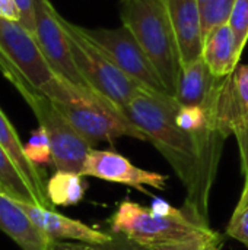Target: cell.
Listing matches in <instances>:
<instances>
[{
    "label": "cell",
    "mask_w": 248,
    "mask_h": 250,
    "mask_svg": "<svg viewBox=\"0 0 248 250\" xmlns=\"http://www.w3.org/2000/svg\"><path fill=\"white\" fill-rule=\"evenodd\" d=\"M0 72L23 97L34 116L50 139L53 163L60 171L80 173L83 163L94 148L56 108L53 101L38 89L32 88L22 76L6 64H0Z\"/></svg>",
    "instance_id": "cell-5"
},
{
    "label": "cell",
    "mask_w": 248,
    "mask_h": 250,
    "mask_svg": "<svg viewBox=\"0 0 248 250\" xmlns=\"http://www.w3.org/2000/svg\"><path fill=\"white\" fill-rule=\"evenodd\" d=\"M80 174L83 177H95L104 182L123 185L151 198H153V195L149 193L146 188L162 192L165 190L168 180L167 176L134 166L130 160L118 152L95 148L89 151Z\"/></svg>",
    "instance_id": "cell-10"
},
{
    "label": "cell",
    "mask_w": 248,
    "mask_h": 250,
    "mask_svg": "<svg viewBox=\"0 0 248 250\" xmlns=\"http://www.w3.org/2000/svg\"><path fill=\"white\" fill-rule=\"evenodd\" d=\"M240 54L229 23L215 28L206 38L202 59L216 78H227L234 73L238 66Z\"/></svg>",
    "instance_id": "cell-16"
},
{
    "label": "cell",
    "mask_w": 248,
    "mask_h": 250,
    "mask_svg": "<svg viewBox=\"0 0 248 250\" xmlns=\"http://www.w3.org/2000/svg\"><path fill=\"white\" fill-rule=\"evenodd\" d=\"M235 92L238 97V101L241 104L243 113L248 117V64H238L237 69L232 73Z\"/></svg>",
    "instance_id": "cell-26"
},
{
    "label": "cell",
    "mask_w": 248,
    "mask_h": 250,
    "mask_svg": "<svg viewBox=\"0 0 248 250\" xmlns=\"http://www.w3.org/2000/svg\"><path fill=\"white\" fill-rule=\"evenodd\" d=\"M175 122L183 130H187L194 135L218 132L215 129L210 113L200 105H180L175 116Z\"/></svg>",
    "instance_id": "cell-19"
},
{
    "label": "cell",
    "mask_w": 248,
    "mask_h": 250,
    "mask_svg": "<svg viewBox=\"0 0 248 250\" xmlns=\"http://www.w3.org/2000/svg\"><path fill=\"white\" fill-rule=\"evenodd\" d=\"M224 245H225V236L212 230L206 234L194 236L174 243L148 248V250H222Z\"/></svg>",
    "instance_id": "cell-20"
},
{
    "label": "cell",
    "mask_w": 248,
    "mask_h": 250,
    "mask_svg": "<svg viewBox=\"0 0 248 250\" xmlns=\"http://www.w3.org/2000/svg\"><path fill=\"white\" fill-rule=\"evenodd\" d=\"M63 117L94 146L118 138L146 141L143 132L102 95L57 76L42 91Z\"/></svg>",
    "instance_id": "cell-2"
},
{
    "label": "cell",
    "mask_w": 248,
    "mask_h": 250,
    "mask_svg": "<svg viewBox=\"0 0 248 250\" xmlns=\"http://www.w3.org/2000/svg\"><path fill=\"white\" fill-rule=\"evenodd\" d=\"M120 18L153 63L167 94L175 98L183 63L165 1L120 0Z\"/></svg>",
    "instance_id": "cell-3"
},
{
    "label": "cell",
    "mask_w": 248,
    "mask_h": 250,
    "mask_svg": "<svg viewBox=\"0 0 248 250\" xmlns=\"http://www.w3.org/2000/svg\"><path fill=\"white\" fill-rule=\"evenodd\" d=\"M80 31L89 41L99 47L123 73L139 83L143 89L155 94H167V89L153 63L137 42L134 35L124 25L113 29H89L80 26Z\"/></svg>",
    "instance_id": "cell-7"
},
{
    "label": "cell",
    "mask_w": 248,
    "mask_h": 250,
    "mask_svg": "<svg viewBox=\"0 0 248 250\" xmlns=\"http://www.w3.org/2000/svg\"><path fill=\"white\" fill-rule=\"evenodd\" d=\"M0 145L6 149V152L10 155L19 171L26 179L28 185L31 186L32 192L35 193V198L38 201V205L45 208H53L47 198V179L45 173L35 164H32L23 149V144L19 139L18 132L15 130L13 125L7 119V116L0 108Z\"/></svg>",
    "instance_id": "cell-15"
},
{
    "label": "cell",
    "mask_w": 248,
    "mask_h": 250,
    "mask_svg": "<svg viewBox=\"0 0 248 250\" xmlns=\"http://www.w3.org/2000/svg\"><path fill=\"white\" fill-rule=\"evenodd\" d=\"M180 48L183 66L202 57L205 37L199 0H164Z\"/></svg>",
    "instance_id": "cell-12"
},
{
    "label": "cell",
    "mask_w": 248,
    "mask_h": 250,
    "mask_svg": "<svg viewBox=\"0 0 248 250\" xmlns=\"http://www.w3.org/2000/svg\"><path fill=\"white\" fill-rule=\"evenodd\" d=\"M61 23L69 37L73 60L88 86L124 111L127 104L143 88L123 73L99 47L89 41L82 34L80 26L66 21L63 16Z\"/></svg>",
    "instance_id": "cell-6"
},
{
    "label": "cell",
    "mask_w": 248,
    "mask_h": 250,
    "mask_svg": "<svg viewBox=\"0 0 248 250\" xmlns=\"http://www.w3.org/2000/svg\"><path fill=\"white\" fill-rule=\"evenodd\" d=\"M20 208L35 224V227L50 242H79L88 245H104L113 240V233H104L79 220L69 218L56 212L53 208H45L32 202L18 201Z\"/></svg>",
    "instance_id": "cell-11"
},
{
    "label": "cell",
    "mask_w": 248,
    "mask_h": 250,
    "mask_svg": "<svg viewBox=\"0 0 248 250\" xmlns=\"http://www.w3.org/2000/svg\"><path fill=\"white\" fill-rule=\"evenodd\" d=\"M0 188L13 199L20 202H32L38 205L35 193L19 171L10 155L0 145Z\"/></svg>",
    "instance_id": "cell-18"
},
{
    "label": "cell",
    "mask_w": 248,
    "mask_h": 250,
    "mask_svg": "<svg viewBox=\"0 0 248 250\" xmlns=\"http://www.w3.org/2000/svg\"><path fill=\"white\" fill-rule=\"evenodd\" d=\"M222 79L224 78H216L200 57L199 60L183 66L175 101L180 105H200L209 108Z\"/></svg>",
    "instance_id": "cell-14"
},
{
    "label": "cell",
    "mask_w": 248,
    "mask_h": 250,
    "mask_svg": "<svg viewBox=\"0 0 248 250\" xmlns=\"http://www.w3.org/2000/svg\"><path fill=\"white\" fill-rule=\"evenodd\" d=\"M110 233L121 234L143 248L186 240L212 231L209 223L187 207L171 215H159L133 201H123L108 218Z\"/></svg>",
    "instance_id": "cell-4"
},
{
    "label": "cell",
    "mask_w": 248,
    "mask_h": 250,
    "mask_svg": "<svg viewBox=\"0 0 248 250\" xmlns=\"http://www.w3.org/2000/svg\"><path fill=\"white\" fill-rule=\"evenodd\" d=\"M228 23L234 32L237 50L241 56L248 41V0H237L229 15Z\"/></svg>",
    "instance_id": "cell-24"
},
{
    "label": "cell",
    "mask_w": 248,
    "mask_h": 250,
    "mask_svg": "<svg viewBox=\"0 0 248 250\" xmlns=\"http://www.w3.org/2000/svg\"><path fill=\"white\" fill-rule=\"evenodd\" d=\"M25 149V155L26 158L35 164V166H41V164H47L50 161H53V154H51V145H50V139L45 133V130L42 127L38 126L37 130L32 132L31 138L28 139V142L23 145Z\"/></svg>",
    "instance_id": "cell-23"
},
{
    "label": "cell",
    "mask_w": 248,
    "mask_h": 250,
    "mask_svg": "<svg viewBox=\"0 0 248 250\" xmlns=\"http://www.w3.org/2000/svg\"><path fill=\"white\" fill-rule=\"evenodd\" d=\"M20 15V25L35 34V0H15Z\"/></svg>",
    "instance_id": "cell-28"
},
{
    "label": "cell",
    "mask_w": 248,
    "mask_h": 250,
    "mask_svg": "<svg viewBox=\"0 0 248 250\" xmlns=\"http://www.w3.org/2000/svg\"><path fill=\"white\" fill-rule=\"evenodd\" d=\"M86 189L88 183L80 173L57 170L47 180V198L53 208L77 205L85 198Z\"/></svg>",
    "instance_id": "cell-17"
},
{
    "label": "cell",
    "mask_w": 248,
    "mask_h": 250,
    "mask_svg": "<svg viewBox=\"0 0 248 250\" xmlns=\"http://www.w3.org/2000/svg\"><path fill=\"white\" fill-rule=\"evenodd\" d=\"M0 231L22 250H48L50 240L35 227L19 202L0 188Z\"/></svg>",
    "instance_id": "cell-13"
},
{
    "label": "cell",
    "mask_w": 248,
    "mask_h": 250,
    "mask_svg": "<svg viewBox=\"0 0 248 250\" xmlns=\"http://www.w3.org/2000/svg\"><path fill=\"white\" fill-rule=\"evenodd\" d=\"M237 0H209L202 10V28L206 38L215 28L228 22Z\"/></svg>",
    "instance_id": "cell-21"
},
{
    "label": "cell",
    "mask_w": 248,
    "mask_h": 250,
    "mask_svg": "<svg viewBox=\"0 0 248 250\" xmlns=\"http://www.w3.org/2000/svg\"><path fill=\"white\" fill-rule=\"evenodd\" d=\"M248 205V183H244V188H243V193L240 196V201L235 207V209H241L244 207Z\"/></svg>",
    "instance_id": "cell-31"
},
{
    "label": "cell",
    "mask_w": 248,
    "mask_h": 250,
    "mask_svg": "<svg viewBox=\"0 0 248 250\" xmlns=\"http://www.w3.org/2000/svg\"><path fill=\"white\" fill-rule=\"evenodd\" d=\"M0 18L13 22H20V15L15 0H0Z\"/></svg>",
    "instance_id": "cell-29"
},
{
    "label": "cell",
    "mask_w": 248,
    "mask_h": 250,
    "mask_svg": "<svg viewBox=\"0 0 248 250\" xmlns=\"http://www.w3.org/2000/svg\"><path fill=\"white\" fill-rule=\"evenodd\" d=\"M152 199H153V202H152V205H151L149 208H151L153 212L159 214V215H171V214L177 212V209H178V208H174L172 205H170L167 201H164V199H161V198L153 196Z\"/></svg>",
    "instance_id": "cell-30"
},
{
    "label": "cell",
    "mask_w": 248,
    "mask_h": 250,
    "mask_svg": "<svg viewBox=\"0 0 248 250\" xmlns=\"http://www.w3.org/2000/svg\"><path fill=\"white\" fill-rule=\"evenodd\" d=\"M234 136L238 144L240 149V163H241V173L244 176V183H248V117L237 127Z\"/></svg>",
    "instance_id": "cell-27"
},
{
    "label": "cell",
    "mask_w": 248,
    "mask_h": 250,
    "mask_svg": "<svg viewBox=\"0 0 248 250\" xmlns=\"http://www.w3.org/2000/svg\"><path fill=\"white\" fill-rule=\"evenodd\" d=\"M48 250H148V248H143L121 234H114L113 240L104 245H88L79 242H51Z\"/></svg>",
    "instance_id": "cell-22"
},
{
    "label": "cell",
    "mask_w": 248,
    "mask_h": 250,
    "mask_svg": "<svg viewBox=\"0 0 248 250\" xmlns=\"http://www.w3.org/2000/svg\"><path fill=\"white\" fill-rule=\"evenodd\" d=\"M35 38L50 66L60 78L76 86L91 89L73 60L61 16L50 0H35Z\"/></svg>",
    "instance_id": "cell-9"
},
{
    "label": "cell",
    "mask_w": 248,
    "mask_h": 250,
    "mask_svg": "<svg viewBox=\"0 0 248 250\" xmlns=\"http://www.w3.org/2000/svg\"><path fill=\"white\" fill-rule=\"evenodd\" d=\"M227 236L238 240L248 248V205L241 209H234L227 227Z\"/></svg>",
    "instance_id": "cell-25"
},
{
    "label": "cell",
    "mask_w": 248,
    "mask_h": 250,
    "mask_svg": "<svg viewBox=\"0 0 248 250\" xmlns=\"http://www.w3.org/2000/svg\"><path fill=\"white\" fill-rule=\"evenodd\" d=\"M178 108L175 98L140 89L124 113L168 161L186 188L184 207L209 223V196L225 138L218 132L194 135L183 130L175 122Z\"/></svg>",
    "instance_id": "cell-1"
},
{
    "label": "cell",
    "mask_w": 248,
    "mask_h": 250,
    "mask_svg": "<svg viewBox=\"0 0 248 250\" xmlns=\"http://www.w3.org/2000/svg\"><path fill=\"white\" fill-rule=\"evenodd\" d=\"M0 64H6L39 92L58 75L45 59L35 34L0 18Z\"/></svg>",
    "instance_id": "cell-8"
}]
</instances>
